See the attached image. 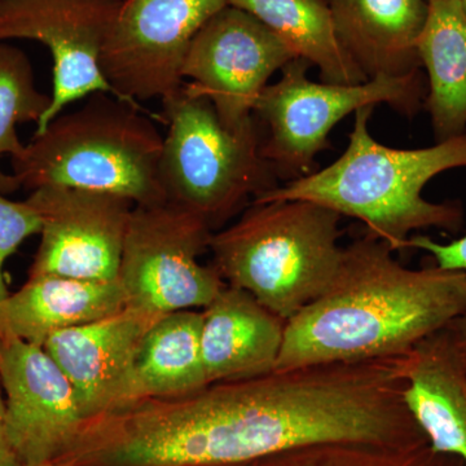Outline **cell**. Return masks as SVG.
<instances>
[{
	"label": "cell",
	"instance_id": "obj_19",
	"mask_svg": "<svg viewBox=\"0 0 466 466\" xmlns=\"http://www.w3.org/2000/svg\"><path fill=\"white\" fill-rule=\"evenodd\" d=\"M419 57L428 75L425 108L435 140L466 134V16L460 0H426Z\"/></svg>",
	"mask_w": 466,
	"mask_h": 466
},
{
	"label": "cell",
	"instance_id": "obj_26",
	"mask_svg": "<svg viewBox=\"0 0 466 466\" xmlns=\"http://www.w3.org/2000/svg\"><path fill=\"white\" fill-rule=\"evenodd\" d=\"M0 466H21L9 443L7 429H5V394H3L2 383H0Z\"/></svg>",
	"mask_w": 466,
	"mask_h": 466
},
{
	"label": "cell",
	"instance_id": "obj_25",
	"mask_svg": "<svg viewBox=\"0 0 466 466\" xmlns=\"http://www.w3.org/2000/svg\"><path fill=\"white\" fill-rule=\"evenodd\" d=\"M408 247L428 251L434 259V265L451 271L466 272V235L449 244L434 241L428 236L416 235L410 238Z\"/></svg>",
	"mask_w": 466,
	"mask_h": 466
},
{
	"label": "cell",
	"instance_id": "obj_10",
	"mask_svg": "<svg viewBox=\"0 0 466 466\" xmlns=\"http://www.w3.org/2000/svg\"><path fill=\"white\" fill-rule=\"evenodd\" d=\"M297 55L268 27L226 5L201 27L183 66L184 82L213 104L226 127L251 121L260 94Z\"/></svg>",
	"mask_w": 466,
	"mask_h": 466
},
{
	"label": "cell",
	"instance_id": "obj_30",
	"mask_svg": "<svg viewBox=\"0 0 466 466\" xmlns=\"http://www.w3.org/2000/svg\"><path fill=\"white\" fill-rule=\"evenodd\" d=\"M238 466H250V465H238Z\"/></svg>",
	"mask_w": 466,
	"mask_h": 466
},
{
	"label": "cell",
	"instance_id": "obj_21",
	"mask_svg": "<svg viewBox=\"0 0 466 466\" xmlns=\"http://www.w3.org/2000/svg\"><path fill=\"white\" fill-rule=\"evenodd\" d=\"M268 27L297 57L320 70L323 82L357 85L370 81L343 50L324 0H227Z\"/></svg>",
	"mask_w": 466,
	"mask_h": 466
},
{
	"label": "cell",
	"instance_id": "obj_13",
	"mask_svg": "<svg viewBox=\"0 0 466 466\" xmlns=\"http://www.w3.org/2000/svg\"><path fill=\"white\" fill-rule=\"evenodd\" d=\"M5 429L21 466L57 461L86 420L75 386L42 346L0 339Z\"/></svg>",
	"mask_w": 466,
	"mask_h": 466
},
{
	"label": "cell",
	"instance_id": "obj_4",
	"mask_svg": "<svg viewBox=\"0 0 466 466\" xmlns=\"http://www.w3.org/2000/svg\"><path fill=\"white\" fill-rule=\"evenodd\" d=\"M164 135L134 106L106 92L63 112L12 158L20 188L70 187L115 193L135 207L164 204L159 158Z\"/></svg>",
	"mask_w": 466,
	"mask_h": 466
},
{
	"label": "cell",
	"instance_id": "obj_14",
	"mask_svg": "<svg viewBox=\"0 0 466 466\" xmlns=\"http://www.w3.org/2000/svg\"><path fill=\"white\" fill-rule=\"evenodd\" d=\"M157 315L125 308L60 330L42 346L75 386L86 421L135 403L140 346Z\"/></svg>",
	"mask_w": 466,
	"mask_h": 466
},
{
	"label": "cell",
	"instance_id": "obj_9",
	"mask_svg": "<svg viewBox=\"0 0 466 466\" xmlns=\"http://www.w3.org/2000/svg\"><path fill=\"white\" fill-rule=\"evenodd\" d=\"M227 0H122L100 56L104 78L118 99H165L184 85L193 39Z\"/></svg>",
	"mask_w": 466,
	"mask_h": 466
},
{
	"label": "cell",
	"instance_id": "obj_17",
	"mask_svg": "<svg viewBox=\"0 0 466 466\" xmlns=\"http://www.w3.org/2000/svg\"><path fill=\"white\" fill-rule=\"evenodd\" d=\"M404 400L431 449L466 464V366L449 328L404 357Z\"/></svg>",
	"mask_w": 466,
	"mask_h": 466
},
{
	"label": "cell",
	"instance_id": "obj_27",
	"mask_svg": "<svg viewBox=\"0 0 466 466\" xmlns=\"http://www.w3.org/2000/svg\"><path fill=\"white\" fill-rule=\"evenodd\" d=\"M447 328L452 333L453 339H455L456 346H458L460 354L464 359L466 366V314L456 319Z\"/></svg>",
	"mask_w": 466,
	"mask_h": 466
},
{
	"label": "cell",
	"instance_id": "obj_3",
	"mask_svg": "<svg viewBox=\"0 0 466 466\" xmlns=\"http://www.w3.org/2000/svg\"><path fill=\"white\" fill-rule=\"evenodd\" d=\"M373 108L355 112L341 157L323 170L276 186L253 202H315L360 220L367 235L386 242L392 251L410 249L408 240L420 229L459 232L464 211L458 202L428 201L422 191L444 171L466 167V134L428 148H390L370 133Z\"/></svg>",
	"mask_w": 466,
	"mask_h": 466
},
{
	"label": "cell",
	"instance_id": "obj_20",
	"mask_svg": "<svg viewBox=\"0 0 466 466\" xmlns=\"http://www.w3.org/2000/svg\"><path fill=\"white\" fill-rule=\"evenodd\" d=\"M202 311L179 309L149 328L135 368V398L182 397L210 385L201 349Z\"/></svg>",
	"mask_w": 466,
	"mask_h": 466
},
{
	"label": "cell",
	"instance_id": "obj_15",
	"mask_svg": "<svg viewBox=\"0 0 466 466\" xmlns=\"http://www.w3.org/2000/svg\"><path fill=\"white\" fill-rule=\"evenodd\" d=\"M201 311L202 360L208 383L274 372L287 320L260 305L249 291L227 284Z\"/></svg>",
	"mask_w": 466,
	"mask_h": 466
},
{
	"label": "cell",
	"instance_id": "obj_1",
	"mask_svg": "<svg viewBox=\"0 0 466 466\" xmlns=\"http://www.w3.org/2000/svg\"><path fill=\"white\" fill-rule=\"evenodd\" d=\"M404 357L276 370L143 400L95 417L70 466L251 465L311 444L410 447L425 434L404 400Z\"/></svg>",
	"mask_w": 466,
	"mask_h": 466
},
{
	"label": "cell",
	"instance_id": "obj_5",
	"mask_svg": "<svg viewBox=\"0 0 466 466\" xmlns=\"http://www.w3.org/2000/svg\"><path fill=\"white\" fill-rule=\"evenodd\" d=\"M341 218L315 202H251L235 223L211 233V266L288 321L332 284L343 253Z\"/></svg>",
	"mask_w": 466,
	"mask_h": 466
},
{
	"label": "cell",
	"instance_id": "obj_29",
	"mask_svg": "<svg viewBox=\"0 0 466 466\" xmlns=\"http://www.w3.org/2000/svg\"><path fill=\"white\" fill-rule=\"evenodd\" d=\"M460 3H461L462 11H464L466 16V0H460Z\"/></svg>",
	"mask_w": 466,
	"mask_h": 466
},
{
	"label": "cell",
	"instance_id": "obj_8",
	"mask_svg": "<svg viewBox=\"0 0 466 466\" xmlns=\"http://www.w3.org/2000/svg\"><path fill=\"white\" fill-rule=\"evenodd\" d=\"M211 233L200 218L168 202L134 207L116 278L126 308L157 317L207 308L226 285L198 260Z\"/></svg>",
	"mask_w": 466,
	"mask_h": 466
},
{
	"label": "cell",
	"instance_id": "obj_16",
	"mask_svg": "<svg viewBox=\"0 0 466 466\" xmlns=\"http://www.w3.org/2000/svg\"><path fill=\"white\" fill-rule=\"evenodd\" d=\"M343 50L368 79L420 72L426 0H324Z\"/></svg>",
	"mask_w": 466,
	"mask_h": 466
},
{
	"label": "cell",
	"instance_id": "obj_18",
	"mask_svg": "<svg viewBox=\"0 0 466 466\" xmlns=\"http://www.w3.org/2000/svg\"><path fill=\"white\" fill-rule=\"evenodd\" d=\"M125 308L118 280L34 276L0 300V339L43 346L60 330L108 318Z\"/></svg>",
	"mask_w": 466,
	"mask_h": 466
},
{
	"label": "cell",
	"instance_id": "obj_6",
	"mask_svg": "<svg viewBox=\"0 0 466 466\" xmlns=\"http://www.w3.org/2000/svg\"><path fill=\"white\" fill-rule=\"evenodd\" d=\"M161 101L167 133L158 174L168 204L200 218L216 232L275 188L276 174L263 157L256 116L236 130L226 127L210 100L186 82Z\"/></svg>",
	"mask_w": 466,
	"mask_h": 466
},
{
	"label": "cell",
	"instance_id": "obj_7",
	"mask_svg": "<svg viewBox=\"0 0 466 466\" xmlns=\"http://www.w3.org/2000/svg\"><path fill=\"white\" fill-rule=\"evenodd\" d=\"M309 66L302 58L291 60L281 78L263 90L254 109L267 131L262 155L276 177L293 180L314 173L318 153L329 147L330 131L357 110L388 104L401 115L415 116L425 101L421 72L357 85L318 84L308 78Z\"/></svg>",
	"mask_w": 466,
	"mask_h": 466
},
{
	"label": "cell",
	"instance_id": "obj_28",
	"mask_svg": "<svg viewBox=\"0 0 466 466\" xmlns=\"http://www.w3.org/2000/svg\"><path fill=\"white\" fill-rule=\"evenodd\" d=\"M39 466H70V465L64 464V462L55 461V462H50V464H45V465H39Z\"/></svg>",
	"mask_w": 466,
	"mask_h": 466
},
{
	"label": "cell",
	"instance_id": "obj_11",
	"mask_svg": "<svg viewBox=\"0 0 466 466\" xmlns=\"http://www.w3.org/2000/svg\"><path fill=\"white\" fill-rule=\"evenodd\" d=\"M121 5L122 0H0V42L42 43L54 60L51 106L35 134L76 100L96 92L116 96L100 56Z\"/></svg>",
	"mask_w": 466,
	"mask_h": 466
},
{
	"label": "cell",
	"instance_id": "obj_23",
	"mask_svg": "<svg viewBox=\"0 0 466 466\" xmlns=\"http://www.w3.org/2000/svg\"><path fill=\"white\" fill-rule=\"evenodd\" d=\"M250 466H466L461 459L438 452L429 443L410 447L352 441L311 444L253 462Z\"/></svg>",
	"mask_w": 466,
	"mask_h": 466
},
{
	"label": "cell",
	"instance_id": "obj_24",
	"mask_svg": "<svg viewBox=\"0 0 466 466\" xmlns=\"http://www.w3.org/2000/svg\"><path fill=\"white\" fill-rule=\"evenodd\" d=\"M41 228V218L29 202L9 200L0 192V300L9 294L3 275L5 260Z\"/></svg>",
	"mask_w": 466,
	"mask_h": 466
},
{
	"label": "cell",
	"instance_id": "obj_12",
	"mask_svg": "<svg viewBox=\"0 0 466 466\" xmlns=\"http://www.w3.org/2000/svg\"><path fill=\"white\" fill-rule=\"evenodd\" d=\"M26 201L41 218V242L29 278L115 281L135 205L115 193L47 186Z\"/></svg>",
	"mask_w": 466,
	"mask_h": 466
},
{
	"label": "cell",
	"instance_id": "obj_22",
	"mask_svg": "<svg viewBox=\"0 0 466 466\" xmlns=\"http://www.w3.org/2000/svg\"><path fill=\"white\" fill-rule=\"evenodd\" d=\"M51 106V95L35 86L33 66L25 52L7 42H0V159L17 157L25 144L17 126L41 122ZM20 188L14 175L0 168V192L8 195Z\"/></svg>",
	"mask_w": 466,
	"mask_h": 466
},
{
	"label": "cell",
	"instance_id": "obj_2",
	"mask_svg": "<svg viewBox=\"0 0 466 466\" xmlns=\"http://www.w3.org/2000/svg\"><path fill=\"white\" fill-rule=\"evenodd\" d=\"M367 235L343 248L327 290L289 319L276 370L404 357L466 314V272L401 266Z\"/></svg>",
	"mask_w": 466,
	"mask_h": 466
}]
</instances>
